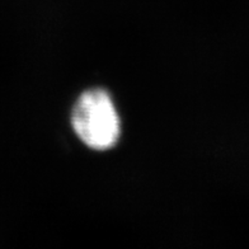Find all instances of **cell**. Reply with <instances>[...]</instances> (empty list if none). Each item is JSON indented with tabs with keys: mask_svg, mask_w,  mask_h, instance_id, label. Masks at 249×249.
Returning a JSON list of instances; mask_svg holds the SVG:
<instances>
[{
	"mask_svg": "<svg viewBox=\"0 0 249 249\" xmlns=\"http://www.w3.org/2000/svg\"><path fill=\"white\" fill-rule=\"evenodd\" d=\"M72 127L89 148H112L120 136V120L108 93L92 89L83 93L72 109Z\"/></svg>",
	"mask_w": 249,
	"mask_h": 249,
	"instance_id": "6da1fadb",
	"label": "cell"
}]
</instances>
